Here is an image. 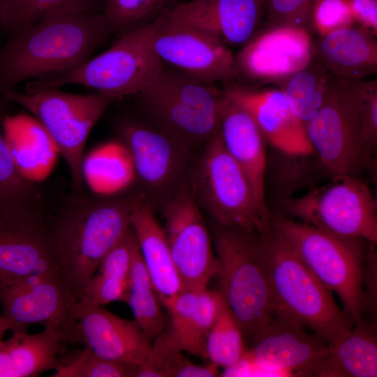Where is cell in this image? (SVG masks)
Wrapping results in <instances>:
<instances>
[{"instance_id": "obj_1", "label": "cell", "mask_w": 377, "mask_h": 377, "mask_svg": "<svg viewBox=\"0 0 377 377\" xmlns=\"http://www.w3.org/2000/svg\"><path fill=\"white\" fill-rule=\"evenodd\" d=\"M145 195L133 186L111 195L68 199L48 219L60 275L77 299L106 254L131 227Z\"/></svg>"}, {"instance_id": "obj_2", "label": "cell", "mask_w": 377, "mask_h": 377, "mask_svg": "<svg viewBox=\"0 0 377 377\" xmlns=\"http://www.w3.org/2000/svg\"><path fill=\"white\" fill-rule=\"evenodd\" d=\"M110 36L96 13L52 14L19 30L0 49V92L77 68Z\"/></svg>"}, {"instance_id": "obj_3", "label": "cell", "mask_w": 377, "mask_h": 377, "mask_svg": "<svg viewBox=\"0 0 377 377\" xmlns=\"http://www.w3.org/2000/svg\"><path fill=\"white\" fill-rule=\"evenodd\" d=\"M212 238L219 292L251 341L276 311L263 235L215 225Z\"/></svg>"}, {"instance_id": "obj_4", "label": "cell", "mask_w": 377, "mask_h": 377, "mask_svg": "<svg viewBox=\"0 0 377 377\" xmlns=\"http://www.w3.org/2000/svg\"><path fill=\"white\" fill-rule=\"evenodd\" d=\"M191 191L216 226L265 235L272 214L260 207L243 170L226 150L219 131L195 156L187 175Z\"/></svg>"}, {"instance_id": "obj_5", "label": "cell", "mask_w": 377, "mask_h": 377, "mask_svg": "<svg viewBox=\"0 0 377 377\" xmlns=\"http://www.w3.org/2000/svg\"><path fill=\"white\" fill-rule=\"evenodd\" d=\"M271 226L318 280L337 294L353 324L364 320L363 282L368 242L335 235L285 216L273 217Z\"/></svg>"}, {"instance_id": "obj_6", "label": "cell", "mask_w": 377, "mask_h": 377, "mask_svg": "<svg viewBox=\"0 0 377 377\" xmlns=\"http://www.w3.org/2000/svg\"><path fill=\"white\" fill-rule=\"evenodd\" d=\"M263 237L275 313L300 320L329 343L343 336L354 324L337 304L332 292L272 229Z\"/></svg>"}, {"instance_id": "obj_7", "label": "cell", "mask_w": 377, "mask_h": 377, "mask_svg": "<svg viewBox=\"0 0 377 377\" xmlns=\"http://www.w3.org/2000/svg\"><path fill=\"white\" fill-rule=\"evenodd\" d=\"M156 24L126 33L108 50L77 68L57 76L25 83V91L80 85L94 89L114 101L133 96L150 84L163 63L154 48Z\"/></svg>"}, {"instance_id": "obj_8", "label": "cell", "mask_w": 377, "mask_h": 377, "mask_svg": "<svg viewBox=\"0 0 377 377\" xmlns=\"http://www.w3.org/2000/svg\"><path fill=\"white\" fill-rule=\"evenodd\" d=\"M3 98L24 108L44 129L65 159L72 184L78 193L84 187V146L95 124L114 100L103 94H78L59 88L35 91L16 89L0 92Z\"/></svg>"}, {"instance_id": "obj_9", "label": "cell", "mask_w": 377, "mask_h": 377, "mask_svg": "<svg viewBox=\"0 0 377 377\" xmlns=\"http://www.w3.org/2000/svg\"><path fill=\"white\" fill-rule=\"evenodd\" d=\"M367 83L331 74L323 103L305 126L315 154L332 176L357 177L371 161L360 138Z\"/></svg>"}, {"instance_id": "obj_10", "label": "cell", "mask_w": 377, "mask_h": 377, "mask_svg": "<svg viewBox=\"0 0 377 377\" xmlns=\"http://www.w3.org/2000/svg\"><path fill=\"white\" fill-rule=\"evenodd\" d=\"M117 133L131 156L138 188L154 210L161 208L186 180L195 147L134 118L120 121Z\"/></svg>"}, {"instance_id": "obj_11", "label": "cell", "mask_w": 377, "mask_h": 377, "mask_svg": "<svg viewBox=\"0 0 377 377\" xmlns=\"http://www.w3.org/2000/svg\"><path fill=\"white\" fill-rule=\"evenodd\" d=\"M283 212L335 235L377 242L376 202L369 185L357 177L332 176L327 184L287 200Z\"/></svg>"}, {"instance_id": "obj_12", "label": "cell", "mask_w": 377, "mask_h": 377, "mask_svg": "<svg viewBox=\"0 0 377 377\" xmlns=\"http://www.w3.org/2000/svg\"><path fill=\"white\" fill-rule=\"evenodd\" d=\"M59 330L62 343H82L102 357L130 364H156L151 343L135 321L102 305L74 299Z\"/></svg>"}, {"instance_id": "obj_13", "label": "cell", "mask_w": 377, "mask_h": 377, "mask_svg": "<svg viewBox=\"0 0 377 377\" xmlns=\"http://www.w3.org/2000/svg\"><path fill=\"white\" fill-rule=\"evenodd\" d=\"M170 253L184 290L206 288L217 260L201 209L187 180L161 207Z\"/></svg>"}, {"instance_id": "obj_14", "label": "cell", "mask_w": 377, "mask_h": 377, "mask_svg": "<svg viewBox=\"0 0 377 377\" xmlns=\"http://www.w3.org/2000/svg\"><path fill=\"white\" fill-rule=\"evenodd\" d=\"M154 48L163 63L211 84L237 75L235 59L226 44L192 26L173 20L168 10L155 20Z\"/></svg>"}, {"instance_id": "obj_15", "label": "cell", "mask_w": 377, "mask_h": 377, "mask_svg": "<svg viewBox=\"0 0 377 377\" xmlns=\"http://www.w3.org/2000/svg\"><path fill=\"white\" fill-rule=\"evenodd\" d=\"M306 327L293 317L276 312L246 351L265 376H313L329 343Z\"/></svg>"}, {"instance_id": "obj_16", "label": "cell", "mask_w": 377, "mask_h": 377, "mask_svg": "<svg viewBox=\"0 0 377 377\" xmlns=\"http://www.w3.org/2000/svg\"><path fill=\"white\" fill-rule=\"evenodd\" d=\"M59 271L47 217L0 215V285Z\"/></svg>"}, {"instance_id": "obj_17", "label": "cell", "mask_w": 377, "mask_h": 377, "mask_svg": "<svg viewBox=\"0 0 377 377\" xmlns=\"http://www.w3.org/2000/svg\"><path fill=\"white\" fill-rule=\"evenodd\" d=\"M314 54L307 29L280 26L250 38L235 59L237 74L250 80L282 82L306 67Z\"/></svg>"}, {"instance_id": "obj_18", "label": "cell", "mask_w": 377, "mask_h": 377, "mask_svg": "<svg viewBox=\"0 0 377 377\" xmlns=\"http://www.w3.org/2000/svg\"><path fill=\"white\" fill-rule=\"evenodd\" d=\"M74 299L59 271L0 285L1 314L12 332L27 331L34 324L54 325L59 329Z\"/></svg>"}, {"instance_id": "obj_19", "label": "cell", "mask_w": 377, "mask_h": 377, "mask_svg": "<svg viewBox=\"0 0 377 377\" xmlns=\"http://www.w3.org/2000/svg\"><path fill=\"white\" fill-rule=\"evenodd\" d=\"M223 303L219 291L207 288L178 294L166 308L168 323L151 343L156 364L177 353L205 358L207 337Z\"/></svg>"}, {"instance_id": "obj_20", "label": "cell", "mask_w": 377, "mask_h": 377, "mask_svg": "<svg viewBox=\"0 0 377 377\" xmlns=\"http://www.w3.org/2000/svg\"><path fill=\"white\" fill-rule=\"evenodd\" d=\"M223 93L251 116L263 138L279 151L294 157L315 154L305 124L293 113L281 90L229 84Z\"/></svg>"}, {"instance_id": "obj_21", "label": "cell", "mask_w": 377, "mask_h": 377, "mask_svg": "<svg viewBox=\"0 0 377 377\" xmlns=\"http://www.w3.org/2000/svg\"><path fill=\"white\" fill-rule=\"evenodd\" d=\"M259 0H192L177 5L171 18L192 26L224 44H245L262 15Z\"/></svg>"}, {"instance_id": "obj_22", "label": "cell", "mask_w": 377, "mask_h": 377, "mask_svg": "<svg viewBox=\"0 0 377 377\" xmlns=\"http://www.w3.org/2000/svg\"><path fill=\"white\" fill-rule=\"evenodd\" d=\"M133 96L149 124L193 147L205 145L220 129L221 117L201 112L149 84Z\"/></svg>"}, {"instance_id": "obj_23", "label": "cell", "mask_w": 377, "mask_h": 377, "mask_svg": "<svg viewBox=\"0 0 377 377\" xmlns=\"http://www.w3.org/2000/svg\"><path fill=\"white\" fill-rule=\"evenodd\" d=\"M219 131L226 150L246 175L260 207L271 214L265 198L264 138L257 125L246 111L224 96Z\"/></svg>"}, {"instance_id": "obj_24", "label": "cell", "mask_w": 377, "mask_h": 377, "mask_svg": "<svg viewBox=\"0 0 377 377\" xmlns=\"http://www.w3.org/2000/svg\"><path fill=\"white\" fill-rule=\"evenodd\" d=\"M147 201L135 209L131 226L154 290L166 309L184 287L173 262L163 227Z\"/></svg>"}, {"instance_id": "obj_25", "label": "cell", "mask_w": 377, "mask_h": 377, "mask_svg": "<svg viewBox=\"0 0 377 377\" xmlns=\"http://www.w3.org/2000/svg\"><path fill=\"white\" fill-rule=\"evenodd\" d=\"M61 343L54 325H46L36 334L13 332L0 341V377H34L54 370Z\"/></svg>"}, {"instance_id": "obj_26", "label": "cell", "mask_w": 377, "mask_h": 377, "mask_svg": "<svg viewBox=\"0 0 377 377\" xmlns=\"http://www.w3.org/2000/svg\"><path fill=\"white\" fill-rule=\"evenodd\" d=\"M317 59L332 75L361 80L377 70V43L371 33L351 27L321 36Z\"/></svg>"}, {"instance_id": "obj_27", "label": "cell", "mask_w": 377, "mask_h": 377, "mask_svg": "<svg viewBox=\"0 0 377 377\" xmlns=\"http://www.w3.org/2000/svg\"><path fill=\"white\" fill-rule=\"evenodd\" d=\"M377 339L374 324L355 323L329 349L316 371L317 377H376Z\"/></svg>"}, {"instance_id": "obj_28", "label": "cell", "mask_w": 377, "mask_h": 377, "mask_svg": "<svg viewBox=\"0 0 377 377\" xmlns=\"http://www.w3.org/2000/svg\"><path fill=\"white\" fill-rule=\"evenodd\" d=\"M8 102L0 100V215L44 214L41 190L21 172L7 138Z\"/></svg>"}, {"instance_id": "obj_29", "label": "cell", "mask_w": 377, "mask_h": 377, "mask_svg": "<svg viewBox=\"0 0 377 377\" xmlns=\"http://www.w3.org/2000/svg\"><path fill=\"white\" fill-rule=\"evenodd\" d=\"M135 241L131 226L103 258L77 300L102 306L112 302H126Z\"/></svg>"}, {"instance_id": "obj_30", "label": "cell", "mask_w": 377, "mask_h": 377, "mask_svg": "<svg viewBox=\"0 0 377 377\" xmlns=\"http://www.w3.org/2000/svg\"><path fill=\"white\" fill-rule=\"evenodd\" d=\"M134 320L151 342L163 330L165 320L161 302L154 290L141 256L137 239L134 244L126 302Z\"/></svg>"}, {"instance_id": "obj_31", "label": "cell", "mask_w": 377, "mask_h": 377, "mask_svg": "<svg viewBox=\"0 0 377 377\" xmlns=\"http://www.w3.org/2000/svg\"><path fill=\"white\" fill-rule=\"evenodd\" d=\"M105 0H0L1 29L9 36L56 13H102Z\"/></svg>"}, {"instance_id": "obj_32", "label": "cell", "mask_w": 377, "mask_h": 377, "mask_svg": "<svg viewBox=\"0 0 377 377\" xmlns=\"http://www.w3.org/2000/svg\"><path fill=\"white\" fill-rule=\"evenodd\" d=\"M89 165V178L100 195L117 194L136 183L129 152L119 140L97 149L90 158Z\"/></svg>"}, {"instance_id": "obj_33", "label": "cell", "mask_w": 377, "mask_h": 377, "mask_svg": "<svg viewBox=\"0 0 377 377\" xmlns=\"http://www.w3.org/2000/svg\"><path fill=\"white\" fill-rule=\"evenodd\" d=\"M331 73L317 59L282 81L281 90L296 117L306 124L322 106Z\"/></svg>"}, {"instance_id": "obj_34", "label": "cell", "mask_w": 377, "mask_h": 377, "mask_svg": "<svg viewBox=\"0 0 377 377\" xmlns=\"http://www.w3.org/2000/svg\"><path fill=\"white\" fill-rule=\"evenodd\" d=\"M246 350L242 330L224 302L207 337L205 359L224 369L237 362Z\"/></svg>"}, {"instance_id": "obj_35", "label": "cell", "mask_w": 377, "mask_h": 377, "mask_svg": "<svg viewBox=\"0 0 377 377\" xmlns=\"http://www.w3.org/2000/svg\"><path fill=\"white\" fill-rule=\"evenodd\" d=\"M173 0H105L102 15L110 35L119 36L152 22Z\"/></svg>"}, {"instance_id": "obj_36", "label": "cell", "mask_w": 377, "mask_h": 377, "mask_svg": "<svg viewBox=\"0 0 377 377\" xmlns=\"http://www.w3.org/2000/svg\"><path fill=\"white\" fill-rule=\"evenodd\" d=\"M66 360H59L53 377H134L138 364L112 361L85 346Z\"/></svg>"}, {"instance_id": "obj_37", "label": "cell", "mask_w": 377, "mask_h": 377, "mask_svg": "<svg viewBox=\"0 0 377 377\" xmlns=\"http://www.w3.org/2000/svg\"><path fill=\"white\" fill-rule=\"evenodd\" d=\"M354 21L348 0L315 1L311 24L321 36L351 27Z\"/></svg>"}, {"instance_id": "obj_38", "label": "cell", "mask_w": 377, "mask_h": 377, "mask_svg": "<svg viewBox=\"0 0 377 377\" xmlns=\"http://www.w3.org/2000/svg\"><path fill=\"white\" fill-rule=\"evenodd\" d=\"M316 0H268L267 21L270 27L295 26L306 29L311 24Z\"/></svg>"}, {"instance_id": "obj_39", "label": "cell", "mask_w": 377, "mask_h": 377, "mask_svg": "<svg viewBox=\"0 0 377 377\" xmlns=\"http://www.w3.org/2000/svg\"><path fill=\"white\" fill-rule=\"evenodd\" d=\"M360 138L362 145L371 157L377 143V85L367 83L360 110Z\"/></svg>"}, {"instance_id": "obj_40", "label": "cell", "mask_w": 377, "mask_h": 377, "mask_svg": "<svg viewBox=\"0 0 377 377\" xmlns=\"http://www.w3.org/2000/svg\"><path fill=\"white\" fill-rule=\"evenodd\" d=\"M158 365L166 377H215L219 376L218 367L210 362L198 365L188 360L182 353H177L163 358Z\"/></svg>"}, {"instance_id": "obj_41", "label": "cell", "mask_w": 377, "mask_h": 377, "mask_svg": "<svg viewBox=\"0 0 377 377\" xmlns=\"http://www.w3.org/2000/svg\"><path fill=\"white\" fill-rule=\"evenodd\" d=\"M355 20L373 35L377 32V0H348Z\"/></svg>"}, {"instance_id": "obj_42", "label": "cell", "mask_w": 377, "mask_h": 377, "mask_svg": "<svg viewBox=\"0 0 377 377\" xmlns=\"http://www.w3.org/2000/svg\"><path fill=\"white\" fill-rule=\"evenodd\" d=\"M134 377H166L157 364H138Z\"/></svg>"}, {"instance_id": "obj_43", "label": "cell", "mask_w": 377, "mask_h": 377, "mask_svg": "<svg viewBox=\"0 0 377 377\" xmlns=\"http://www.w3.org/2000/svg\"><path fill=\"white\" fill-rule=\"evenodd\" d=\"M9 331L8 327L7 326L6 323L5 322L4 319L3 318L1 313H0V341L2 340V337L3 334Z\"/></svg>"}, {"instance_id": "obj_44", "label": "cell", "mask_w": 377, "mask_h": 377, "mask_svg": "<svg viewBox=\"0 0 377 377\" xmlns=\"http://www.w3.org/2000/svg\"><path fill=\"white\" fill-rule=\"evenodd\" d=\"M260 2L263 5L266 1H267L268 0H259Z\"/></svg>"}, {"instance_id": "obj_45", "label": "cell", "mask_w": 377, "mask_h": 377, "mask_svg": "<svg viewBox=\"0 0 377 377\" xmlns=\"http://www.w3.org/2000/svg\"><path fill=\"white\" fill-rule=\"evenodd\" d=\"M1 30V14H0V31Z\"/></svg>"}]
</instances>
